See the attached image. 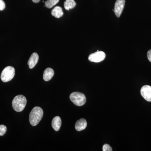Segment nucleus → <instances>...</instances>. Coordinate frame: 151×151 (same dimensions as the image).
<instances>
[{
    "label": "nucleus",
    "instance_id": "1",
    "mask_svg": "<svg viewBox=\"0 0 151 151\" xmlns=\"http://www.w3.org/2000/svg\"><path fill=\"white\" fill-rule=\"evenodd\" d=\"M43 116V111L39 107H35L29 114V121L32 126H36L39 124Z\"/></svg>",
    "mask_w": 151,
    "mask_h": 151
},
{
    "label": "nucleus",
    "instance_id": "2",
    "mask_svg": "<svg viewBox=\"0 0 151 151\" xmlns=\"http://www.w3.org/2000/svg\"><path fill=\"white\" fill-rule=\"evenodd\" d=\"M26 98L22 95H18L14 98L12 101V107L17 112H22L27 105Z\"/></svg>",
    "mask_w": 151,
    "mask_h": 151
},
{
    "label": "nucleus",
    "instance_id": "3",
    "mask_svg": "<svg viewBox=\"0 0 151 151\" xmlns=\"http://www.w3.org/2000/svg\"><path fill=\"white\" fill-rule=\"evenodd\" d=\"M70 99L73 104L78 106H83L86 102V97L81 92H72L70 94Z\"/></svg>",
    "mask_w": 151,
    "mask_h": 151
},
{
    "label": "nucleus",
    "instance_id": "4",
    "mask_svg": "<svg viewBox=\"0 0 151 151\" xmlns=\"http://www.w3.org/2000/svg\"><path fill=\"white\" fill-rule=\"evenodd\" d=\"M15 73V70L14 67L11 66H7L2 72L1 76V80L4 82L10 81L14 76Z\"/></svg>",
    "mask_w": 151,
    "mask_h": 151
},
{
    "label": "nucleus",
    "instance_id": "5",
    "mask_svg": "<svg viewBox=\"0 0 151 151\" xmlns=\"http://www.w3.org/2000/svg\"><path fill=\"white\" fill-rule=\"evenodd\" d=\"M105 54L103 51H97L89 55L88 59L91 62L99 63L105 59Z\"/></svg>",
    "mask_w": 151,
    "mask_h": 151
},
{
    "label": "nucleus",
    "instance_id": "6",
    "mask_svg": "<svg viewBox=\"0 0 151 151\" xmlns=\"http://www.w3.org/2000/svg\"><path fill=\"white\" fill-rule=\"evenodd\" d=\"M125 0H117L115 4L114 12L117 17H120L124 8Z\"/></svg>",
    "mask_w": 151,
    "mask_h": 151
},
{
    "label": "nucleus",
    "instance_id": "7",
    "mask_svg": "<svg viewBox=\"0 0 151 151\" xmlns=\"http://www.w3.org/2000/svg\"><path fill=\"white\" fill-rule=\"evenodd\" d=\"M141 94L143 98L148 102H151V86L145 85L141 88Z\"/></svg>",
    "mask_w": 151,
    "mask_h": 151
},
{
    "label": "nucleus",
    "instance_id": "8",
    "mask_svg": "<svg viewBox=\"0 0 151 151\" xmlns=\"http://www.w3.org/2000/svg\"><path fill=\"white\" fill-rule=\"evenodd\" d=\"M39 60V55L36 52H34L29 58L28 61L29 68L32 69L36 65Z\"/></svg>",
    "mask_w": 151,
    "mask_h": 151
},
{
    "label": "nucleus",
    "instance_id": "9",
    "mask_svg": "<svg viewBox=\"0 0 151 151\" xmlns=\"http://www.w3.org/2000/svg\"><path fill=\"white\" fill-rule=\"evenodd\" d=\"M87 126V122L84 119H81L76 122L75 124V129L78 132L85 129Z\"/></svg>",
    "mask_w": 151,
    "mask_h": 151
},
{
    "label": "nucleus",
    "instance_id": "10",
    "mask_svg": "<svg viewBox=\"0 0 151 151\" xmlns=\"http://www.w3.org/2000/svg\"><path fill=\"white\" fill-rule=\"evenodd\" d=\"M54 71L51 68H47L44 71L43 78L45 81H49L53 77Z\"/></svg>",
    "mask_w": 151,
    "mask_h": 151
},
{
    "label": "nucleus",
    "instance_id": "11",
    "mask_svg": "<svg viewBox=\"0 0 151 151\" xmlns=\"http://www.w3.org/2000/svg\"><path fill=\"white\" fill-rule=\"evenodd\" d=\"M61 126V120L59 116H56L52 119V127L55 131H59Z\"/></svg>",
    "mask_w": 151,
    "mask_h": 151
},
{
    "label": "nucleus",
    "instance_id": "12",
    "mask_svg": "<svg viewBox=\"0 0 151 151\" xmlns=\"http://www.w3.org/2000/svg\"><path fill=\"white\" fill-rule=\"evenodd\" d=\"M52 15L55 17L57 18L62 17L63 15V11L62 8L60 6H56L55 7L51 12Z\"/></svg>",
    "mask_w": 151,
    "mask_h": 151
},
{
    "label": "nucleus",
    "instance_id": "13",
    "mask_svg": "<svg viewBox=\"0 0 151 151\" xmlns=\"http://www.w3.org/2000/svg\"><path fill=\"white\" fill-rule=\"evenodd\" d=\"M76 5V3L74 0H66L64 3V8L67 10L74 8Z\"/></svg>",
    "mask_w": 151,
    "mask_h": 151
},
{
    "label": "nucleus",
    "instance_id": "14",
    "mask_svg": "<svg viewBox=\"0 0 151 151\" xmlns=\"http://www.w3.org/2000/svg\"><path fill=\"white\" fill-rule=\"evenodd\" d=\"M59 0H47L45 2V6L48 9L52 8L59 2Z\"/></svg>",
    "mask_w": 151,
    "mask_h": 151
},
{
    "label": "nucleus",
    "instance_id": "15",
    "mask_svg": "<svg viewBox=\"0 0 151 151\" xmlns=\"http://www.w3.org/2000/svg\"><path fill=\"white\" fill-rule=\"evenodd\" d=\"M7 131V128L4 125H0V136H4L6 134Z\"/></svg>",
    "mask_w": 151,
    "mask_h": 151
},
{
    "label": "nucleus",
    "instance_id": "16",
    "mask_svg": "<svg viewBox=\"0 0 151 151\" xmlns=\"http://www.w3.org/2000/svg\"><path fill=\"white\" fill-rule=\"evenodd\" d=\"M103 151H112V148L111 147V146L109 145L108 144H105L103 146Z\"/></svg>",
    "mask_w": 151,
    "mask_h": 151
},
{
    "label": "nucleus",
    "instance_id": "17",
    "mask_svg": "<svg viewBox=\"0 0 151 151\" xmlns=\"http://www.w3.org/2000/svg\"><path fill=\"white\" fill-rule=\"evenodd\" d=\"M6 7L5 3L3 0H0V11L4 10Z\"/></svg>",
    "mask_w": 151,
    "mask_h": 151
},
{
    "label": "nucleus",
    "instance_id": "18",
    "mask_svg": "<svg viewBox=\"0 0 151 151\" xmlns=\"http://www.w3.org/2000/svg\"><path fill=\"white\" fill-rule=\"evenodd\" d=\"M147 58L149 61L151 62V50H150L148 51Z\"/></svg>",
    "mask_w": 151,
    "mask_h": 151
},
{
    "label": "nucleus",
    "instance_id": "19",
    "mask_svg": "<svg viewBox=\"0 0 151 151\" xmlns=\"http://www.w3.org/2000/svg\"><path fill=\"white\" fill-rule=\"evenodd\" d=\"M32 1L33 2L37 3L39 2L40 1V0H32Z\"/></svg>",
    "mask_w": 151,
    "mask_h": 151
}]
</instances>
